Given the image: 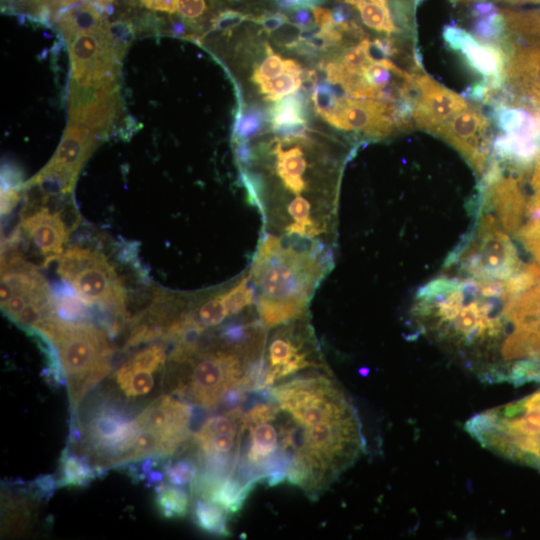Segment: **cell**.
<instances>
[{
    "instance_id": "cell-24",
    "label": "cell",
    "mask_w": 540,
    "mask_h": 540,
    "mask_svg": "<svg viewBox=\"0 0 540 540\" xmlns=\"http://www.w3.org/2000/svg\"><path fill=\"white\" fill-rule=\"evenodd\" d=\"M306 103L303 93L295 92L275 102L269 111L272 130L306 124Z\"/></svg>"
},
{
    "instance_id": "cell-25",
    "label": "cell",
    "mask_w": 540,
    "mask_h": 540,
    "mask_svg": "<svg viewBox=\"0 0 540 540\" xmlns=\"http://www.w3.org/2000/svg\"><path fill=\"white\" fill-rule=\"evenodd\" d=\"M115 380L128 398L147 395L154 387L153 372L137 367L129 360L117 369Z\"/></svg>"
},
{
    "instance_id": "cell-33",
    "label": "cell",
    "mask_w": 540,
    "mask_h": 540,
    "mask_svg": "<svg viewBox=\"0 0 540 540\" xmlns=\"http://www.w3.org/2000/svg\"><path fill=\"white\" fill-rule=\"evenodd\" d=\"M338 99L333 85L326 82L317 83L312 91L315 110L323 119L334 109Z\"/></svg>"
},
{
    "instance_id": "cell-37",
    "label": "cell",
    "mask_w": 540,
    "mask_h": 540,
    "mask_svg": "<svg viewBox=\"0 0 540 540\" xmlns=\"http://www.w3.org/2000/svg\"><path fill=\"white\" fill-rule=\"evenodd\" d=\"M253 21L261 25L267 32H272L288 22V17L280 12H266L253 17Z\"/></svg>"
},
{
    "instance_id": "cell-39",
    "label": "cell",
    "mask_w": 540,
    "mask_h": 540,
    "mask_svg": "<svg viewBox=\"0 0 540 540\" xmlns=\"http://www.w3.org/2000/svg\"><path fill=\"white\" fill-rule=\"evenodd\" d=\"M540 266V231L518 237Z\"/></svg>"
},
{
    "instance_id": "cell-6",
    "label": "cell",
    "mask_w": 540,
    "mask_h": 540,
    "mask_svg": "<svg viewBox=\"0 0 540 540\" xmlns=\"http://www.w3.org/2000/svg\"><path fill=\"white\" fill-rule=\"evenodd\" d=\"M271 330L256 391L266 390L303 370H329L308 317Z\"/></svg>"
},
{
    "instance_id": "cell-43",
    "label": "cell",
    "mask_w": 540,
    "mask_h": 540,
    "mask_svg": "<svg viewBox=\"0 0 540 540\" xmlns=\"http://www.w3.org/2000/svg\"><path fill=\"white\" fill-rule=\"evenodd\" d=\"M530 184H531L532 190H540V154L535 160Z\"/></svg>"
},
{
    "instance_id": "cell-38",
    "label": "cell",
    "mask_w": 540,
    "mask_h": 540,
    "mask_svg": "<svg viewBox=\"0 0 540 540\" xmlns=\"http://www.w3.org/2000/svg\"><path fill=\"white\" fill-rule=\"evenodd\" d=\"M31 488L36 491L37 496L49 498L54 490L58 488L57 480L52 475H41L33 481Z\"/></svg>"
},
{
    "instance_id": "cell-22",
    "label": "cell",
    "mask_w": 540,
    "mask_h": 540,
    "mask_svg": "<svg viewBox=\"0 0 540 540\" xmlns=\"http://www.w3.org/2000/svg\"><path fill=\"white\" fill-rule=\"evenodd\" d=\"M95 467H92L86 456H79L66 448L60 458V476L57 487H86L98 476Z\"/></svg>"
},
{
    "instance_id": "cell-11",
    "label": "cell",
    "mask_w": 540,
    "mask_h": 540,
    "mask_svg": "<svg viewBox=\"0 0 540 540\" xmlns=\"http://www.w3.org/2000/svg\"><path fill=\"white\" fill-rule=\"evenodd\" d=\"M94 133L86 127L69 123L51 161L29 184L38 186L49 195L68 194L80 168L92 151Z\"/></svg>"
},
{
    "instance_id": "cell-27",
    "label": "cell",
    "mask_w": 540,
    "mask_h": 540,
    "mask_svg": "<svg viewBox=\"0 0 540 540\" xmlns=\"http://www.w3.org/2000/svg\"><path fill=\"white\" fill-rule=\"evenodd\" d=\"M228 515L224 509L204 499L197 498L194 502L193 518L195 524L209 534L228 536Z\"/></svg>"
},
{
    "instance_id": "cell-23",
    "label": "cell",
    "mask_w": 540,
    "mask_h": 540,
    "mask_svg": "<svg viewBox=\"0 0 540 540\" xmlns=\"http://www.w3.org/2000/svg\"><path fill=\"white\" fill-rule=\"evenodd\" d=\"M342 2L356 8L367 27L387 35L399 32L387 0H342Z\"/></svg>"
},
{
    "instance_id": "cell-36",
    "label": "cell",
    "mask_w": 540,
    "mask_h": 540,
    "mask_svg": "<svg viewBox=\"0 0 540 540\" xmlns=\"http://www.w3.org/2000/svg\"><path fill=\"white\" fill-rule=\"evenodd\" d=\"M249 16L235 10H226L219 13L212 20V28L221 30L223 32H229L234 27L240 25Z\"/></svg>"
},
{
    "instance_id": "cell-16",
    "label": "cell",
    "mask_w": 540,
    "mask_h": 540,
    "mask_svg": "<svg viewBox=\"0 0 540 540\" xmlns=\"http://www.w3.org/2000/svg\"><path fill=\"white\" fill-rule=\"evenodd\" d=\"M135 419L141 429L158 433L179 450L189 438L192 407L170 395H161Z\"/></svg>"
},
{
    "instance_id": "cell-15",
    "label": "cell",
    "mask_w": 540,
    "mask_h": 540,
    "mask_svg": "<svg viewBox=\"0 0 540 540\" xmlns=\"http://www.w3.org/2000/svg\"><path fill=\"white\" fill-rule=\"evenodd\" d=\"M467 106L462 95L439 84L421 71L415 74L412 118L417 128L437 135L449 119Z\"/></svg>"
},
{
    "instance_id": "cell-28",
    "label": "cell",
    "mask_w": 540,
    "mask_h": 540,
    "mask_svg": "<svg viewBox=\"0 0 540 540\" xmlns=\"http://www.w3.org/2000/svg\"><path fill=\"white\" fill-rule=\"evenodd\" d=\"M302 75L284 71L273 79L259 85L260 92L265 95L266 100L277 101L299 90L302 86Z\"/></svg>"
},
{
    "instance_id": "cell-14",
    "label": "cell",
    "mask_w": 540,
    "mask_h": 540,
    "mask_svg": "<svg viewBox=\"0 0 540 540\" xmlns=\"http://www.w3.org/2000/svg\"><path fill=\"white\" fill-rule=\"evenodd\" d=\"M443 38L448 46L460 52L468 65L483 76L481 82L490 92V101L505 84L506 57L501 46L484 43L457 25H447Z\"/></svg>"
},
{
    "instance_id": "cell-26",
    "label": "cell",
    "mask_w": 540,
    "mask_h": 540,
    "mask_svg": "<svg viewBox=\"0 0 540 540\" xmlns=\"http://www.w3.org/2000/svg\"><path fill=\"white\" fill-rule=\"evenodd\" d=\"M155 494L156 508L162 517L181 519L187 515L190 499L186 490L161 482L155 486Z\"/></svg>"
},
{
    "instance_id": "cell-9",
    "label": "cell",
    "mask_w": 540,
    "mask_h": 540,
    "mask_svg": "<svg viewBox=\"0 0 540 540\" xmlns=\"http://www.w3.org/2000/svg\"><path fill=\"white\" fill-rule=\"evenodd\" d=\"M456 258L476 280L504 281L524 268L510 237L488 213L481 216L474 234Z\"/></svg>"
},
{
    "instance_id": "cell-4",
    "label": "cell",
    "mask_w": 540,
    "mask_h": 540,
    "mask_svg": "<svg viewBox=\"0 0 540 540\" xmlns=\"http://www.w3.org/2000/svg\"><path fill=\"white\" fill-rule=\"evenodd\" d=\"M72 417L71 424L77 426L80 433L78 443L99 474L105 468L126 462L140 427L124 404L100 397L87 409L83 420Z\"/></svg>"
},
{
    "instance_id": "cell-2",
    "label": "cell",
    "mask_w": 540,
    "mask_h": 540,
    "mask_svg": "<svg viewBox=\"0 0 540 540\" xmlns=\"http://www.w3.org/2000/svg\"><path fill=\"white\" fill-rule=\"evenodd\" d=\"M333 262L332 247L262 232L248 274L265 328L307 318L310 301Z\"/></svg>"
},
{
    "instance_id": "cell-45",
    "label": "cell",
    "mask_w": 540,
    "mask_h": 540,
    "mask_svg": "<svg viewBox=\"0 0 540 540\" xmlns=\"http://www.w3.org/2000/svg\"><path fill=\"white\" fill-rule=\"evenodd\" d=\"M533 105L540 111V99H538L537 101L533 102Z\"/></svg>"
},
{
    "instance_id": "cell-1",
    "label": "cell",
    "mask_w": 540,
    "mask_h": 540,
    "mask_svg": "<svg viewBox=\"0 0 540 540\" xmlns=\"http://www.w3.org/2000/svg\"><path fill=\"white\" fill-rule=\"evenodd\" d=\"M268 395L287 424L293 460L286 481L316 500L365 453L358 412L331 373L296 376Z\"/></svg>"
},
{
    "instance_id": "cell-42",
    "label": "cell",
    "mask_w": 540,
    "mask_h": 540,
    "mask_svg": "<svg viewBox=\"0 0 540 540\" xmlns=\"http://www.w3.org/2000/svg\"><path fill=\"white\" fill-rule=\"evenodd\" d=\"M275 2L285 9L312 8L323 0H275Z\"/></svg>"
},
{
    "instance_id": "cell-35",
    "label": "cell",
    "mask_w": 540,
    "mask_h": 540,
    "mask_svg": "<svg viewBox=\"0 0 540 540\" xmlns=\"http://www.w3.org/2000/svg\"><path fill=\"white\" fill-rule=\"evenodd\" d=\"M176 11L185 20L196 22L207 11L205 0H177Z\"/></svg>"
},
{
    "instance_id": "cell-30",
    "label": "cell",
    "mask_w": 540,
    "mask_h": 540,
    "mask_svg": "<svg viewBox=\"0 0 540 540\" xmlns=\"http://www.w3.org/2000/svg\"><path fill=\"white\" fill-rule=\"evenodd\" d=\"M371 41L362 39L356 46L343 53L339 62L351 73H360L366 64L373 61L369 54Z\"/></svg>"
},
{
    "instance_id": "cell-32",
    "label": "cell",
    "mask_w": 540,
    "mask_h": 540,
    "mask_svg": "<svg viewBox=\"0 0 540 540\" xmlns=\"http://www.w3.org/2000/svg\"><path fill=\"white\" fill-rule=\"evenodd\" d=\"M133 365L156 372L166 361V351L163 345L153 344L136 353L130 360Z\"/></svg>"
},
{
    "instance_id": "cell-8",
    "label": "cell",
    "mask_w": 540,
    "mask_h": 540,
    "mask_svg": "<svg viewBox=\"0 0 540 540\" xmlns=\"http://www.w3.org/2000/svg\"><path fill=\"white\" fill-rule=\"evenodd\" d=\"M492 102L501 131L492 142V157L529 169L540 154V111L528 99L511 92Z\"/></svg>"
},
{
    "instance_id": "cell-20",
    "label": "cell",
    "mask_w": 540,
    "mask_h": 540,
    "mask_svg": "<svg viewBox=\"0 0 540 540\" xmlns=\"http://www.w3.org/2000/svg\"><path fill=\"white\" fill-rule=\"evenodd\" d=\"M194 302V305L189 308L190 313L205 329L218 327L229 318H237L244 315H235L232 312L225 297V287L215 292L201 295Z\"/></svg>"
},
{
    "instance_id": "cell-29",
    "label": "cell",
    "mask_w": 540,
    "mask_h": 540,
    "mask_svg": "<svg viewBox=\"0 0 540 540\" xmlns=\"http://www.w3.org/2000/svg\"><path fill=\"white\" fill-rule=\"evenodd\" d=\"M162 469L168 482L179 487L188 485L191 487L197 474L196 462L189 458L168 460L163 463Z\"/></svg>"
},
{
    "instance_id": "cell-34",
    "label": "cell",
    "mask_w": 540,
    "mask_h": 540,
    "mask_svg": "<svg viewBox=\"0 0 540 540\" xmlns=\"http://www.w3.org/2000/svg\"><path fill=\"white\" fill-rule=\"evenodd\" d=\"M263 114L257 108H251L239 116L234 130V141L248 140L257 134L262 126Z\"/></svg>"
},
{
    "instance_id": "cell-5",
    "label": "cell",
    "mask_w": 540,
    "mask_h": 540,
    "mask_svg": "<svg viewBox=\"0 0 540 540\" xmlns=\"http://www.w3.org/2000/svg\"><path fill=\"white\" fill-rule=\"evenodd\" d=\"M509 92L532 103L540 99V12L502 9Z\"/></svg>"
},
{
    "instance_id": "cell-41",
    "label": "cell",
    "mask_w": 540,
    "mask_h": 540,
    "mask_svg": "<svg viewBox=\"0 0 540 540\" xmlns=\"http://www.w3.org/2000/svg\"><path fill=\"white\" fill-rule=\"evenodd\" d=\"M177 0H140L141 4L153 11L174 13Z\"/></svg>"
},
{
    "instance_id": "cell-7",
    "label": "cell",
    "mask_w": 540,
    "mask_h": 540,
    "mask_svg": "<svg viewBox=\"0 0 540 540\" xmlns=\"http://www.w3.org/2000/svg\"><path fill=\"white\" fill-rule=\"evenodd\" d=\"M58 272L89 307L96 305L125 317V291L105 255L73 246L59 257Z\"/></svg>"
},
{
    "instance_id": "cell-19",
    "label": "cell",
    "mask_w": 540,
    "mask_h": 540,
    "mask_svg": "<svg viewBox=\"0 0 540 540\" xmlns=\"http://www.w3.org/2000/svg\"><path fill=\"white\" fill-rule=\"evenodd\" d=\"M108 25L95 4L83 3L64 11L58 20L62 35L70 41L84 32L100 31Z\"/></svg>"
},
{
    "instance_id": "cell-18",
    "label": "cell",
    "mask_w": 540,
    "mask_h": 540,
    "mask_svg": "<svg viewBox=\"0 0 540 540\" xmlns=\"http://www.w3.org/2000/svg\"><path fill=\"white\" fill-rule=\"evenodd\" d=\"M107 26L100 31L77 34L68 41L73 79L107 53H115L121 59L108 37Z\"/></svg>"
},
{
    "instance_id": "cell-3",
    "label": "cell",
    "mask_w": 540,
    "mask_h": 540,
    "mask_svg": "<svg viewBox=\"0 0 540 540\" xmlns=\"http://www.w3.org/2000/svg\"><path fill=\"white\" fill-rule=\"evenodd\" d=\"M38 332L58 351L68 383L72 414H76L85 393L111 370L113 349L107 334L92 323L60 318Z\"/></svg>"
},
{
    "instance_id": "cell-17",
    "label": "cell",
    "mask_w": 540,
    "mask_h": 540,
    "mask_svg": "<svg viewBox=\"0 0 540 540\" xmlns=\"http://www.w3.org/2000/svg\"><path fill=\"white\" fill-rule=\"evenodd\" d=\"M21 227L44 257V262L59 259L70 230L60 212H52L46 206H26Z\"/></svg>"
},
{
    "instance_id": "cell-12",
    "label": "cell",
    "mask_w": 540,
    "mask_h": 540,
    "mask_svg": "<svg viewBox=\"0 0 540 540\" xmlns=\"http://www.w3.org/2000/svg\"><path fill=\"white\" fill-rule=\"evenodd\" d=\"M324 120L338 129L373 139H383L401 129L395 102L378 99L339 97Z\"/></svg>"
},
{
    "instance_id": "cell-31",
    "label": "cell",
    "mask_w": 540,
    "mask_h": 540,
    "mask_svg": "<svg viewBox=\"0 0 540 540\" xmlns=\"http://www.w3.org/2000/svg\"><path fill=\"white\" fill-rule=\"evenodd\" d=\"M266 48L268 56L252 75V81L257 85H261L285 71V59L275 54L270 47L266 46Z\"/></svg>"
},
{
    "instance_id": "cell-21",
    "label": "cell",
    "mask_w": 540,
    "mask_h": 540,
    "mask_svg": "<svg viewBox=\"0 0 540 540\" xmlns=\"http://www.w3.org/2000/svg\"><path fill=\"white\" fill-rule=\"evenodd\" d=\"M474 18L473 32L475 37L489 44H501L504 35V18L493 3L478 2L471 8Z\"/></svg>"
},
{
    "instance_id": "cell-44",
    "label": "cell",
    "mask_w": 540,
    "mask_h": 540,
    "mask_svg": "<svg viewBox=\"0 0 540 540\" xmlns=\"http://www.w3.org/2000/svg\"><path fill=\"white\" fill-rule=\"evenodd\" d=\"M83 1L85 0H52V6L59 9V8H65L69 6H75L77 4H80ZM87 1H91L94 3V0H87Z\"/></svg>"
},
{
    "instance_id": "cell-10",
    "label": "cell",
    "mask_w": 540,
    "mask_h": 540,
    "mask_svg": "<svg viewBox=\"0 0 540 540\" xmlns=\"http://www.w3.org/2000/svg\"><path fill=\"white\" fill-rule=\"evenodd\" d=\"M245 426V411L235 407L207 418L193 434L197 473L223 478L235 474Z\"/></svg>"
},
{
    "instance_id": "cell-40",
    "label": "cell",
    "mask_w": 540,
    "mask_h": 540,
    "mask_svg": "<svg viewBox=\"0 0 540 540\" xmlns=\"http://www.w3.org/2000/svg\"><path fill=\"white\" fill-rule=\"evenodd\" d=\"M292 22L295 26L306 29L316 26L312 11L309 8H300L292 16Z\"/></svg>"
},
{
    "instance_id": "cell-13",
    "label": "cell",
    "mask_w": 540,
    "mask_h": 540,
    "mask_svg": "<svg viewBox=\"0 0 540 540\" xmlns=\"http://www.w3.org/2000/svg\"><path fill=\"white\" fill-rule=\"evenodd\" d=\"M458 150L474 171L483 177L491 159L490 121L477 106L456 113L437 135Z\"/></svg>"
}]
</instances>
